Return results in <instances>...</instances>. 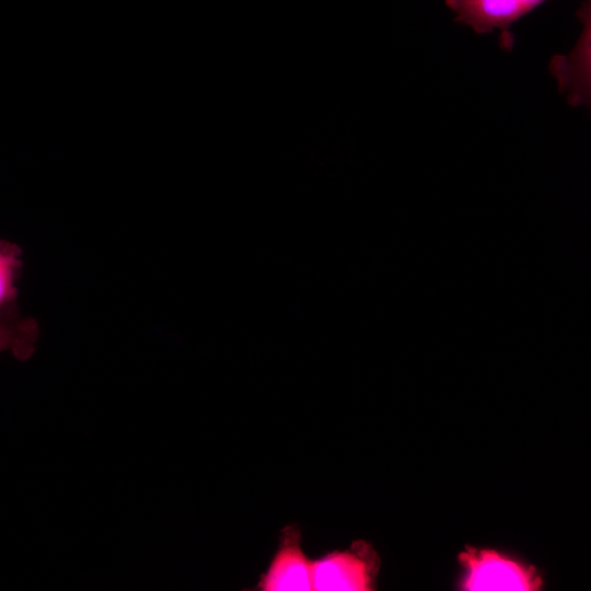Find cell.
I'll use <instances>...</instances> for the list:
<instances>
[{
    "label": "cell",
    "mask_w": 591,
    "mask_h": 591,
    "mask_svg": "<svg viewBox=\"0 0 591 591\" xmlns=\"http://www.w3.org/2000/svg\"><path fill=\"white\" fill-rule=\"evenodd\" d=\"M464 569L461 588L464 590H538L541 576L534 567L525 566L493 549L466 547L459 555Z\"/></svg>",
    "instance_id": "cell-1"
},
{
    "label": "cell",
    "mask_w": 591,
    "mask_h": 591,
    "mask_svg": "<svg viewBox=\"0 0 591 591\" xmlns=\"http://www.w3.org/2000/svg\"><path fill=\"white\" fill-rule=\"evenodd\" d=\"M314 591H369L374 588L379 558L366 542L349 549L331 552L312 560Z\"/></svg>",
    "instance_id": "cell-2"
},
{
    "label": "cell",
    "mask_w": 591,
    "mask_h": 591,
    "mask_svg": "<svg viewBox=\"0 0 591 591\" xmlns=\"http://www.w3.org/2000/svg\"><path fill=\"white\" fill-rule=\"evenodd\" d=\"M547 0H445L456 23L471 26L477 34L500 31L499 44L511 50V25Z\"/></svg>",
    "instance_id": "cell-3"
},
{
    "label": "cell",
    "mask_w": 591,
    "mask_h": 591,
    "mask_svg": "<svg viewBox=\"0 0 591 591\" xmlns=\"http://www.w3.org/2000/svg\"><path fill=\"white\" fill-rule=\"evenodd\" d=\"M312 560L301 548L300 533L287 530L258 588L263 591H311Z\"/></svg>",
    "instance_id": "cell-4"
},
{
    "label": "cell",
    "mask_w": 591,
    "mask_h": 591,
    "mask_svg": "<svg viewBox=\"0 0 591 591\" xmlns=\"http://www.w3.org/2000/svg\"><path fill=\"white\" fill-rule=\"evenodd\" d=\"M22 266V250L12 242L0 240V322L18 316L16 282Z\"/></svg>",
    "instance_id": "cell-5"
},
{
    "label": "cell",
    "mask_w": 591,
    "mask_h": 591,
    "mask_svg": "<svg viewBox=\"0 0 591 591\" xmlns=\"http://www.w3.org/2000/svg\"><path fill=\"white\" fill-rule=\"evenodd\" d=\"M38 325L30 317L18 316L0 322V352L10 351L21 361L34 352Z\"/></svg>",
    "instance_id": "cell-6"
}]
</instances>
